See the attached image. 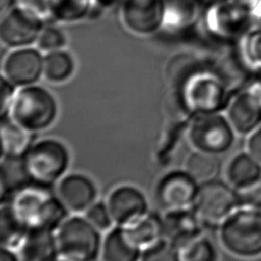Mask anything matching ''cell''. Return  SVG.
Wrapping results in <instances>:
<instances>
[{
	"label": "cell",
	"instance_id": "cell-35",
	"mask_svg": "<svg viewBox=\"0 0 261 261\" xmlns=\"http://www.w3.org/2000/svg\"><path fill=\"white\" fill-rule=\"evenodd\" d=\"M15 4L32 11L45 21L50 20V0H15Z\"/></svg>",
	"mask_w": 261,
	"mask_h": 261
},
{
	"label": "cell",
	"instance_id": "cell-15",
	"mask_svg": "<svg viewBox=\"0 0 261 261\" xmlns=\"http://www.w3.org/2000/svg\"><path fill=\"white\" fill-rule=\"evenodd\" d=\"M56 195L67 212H86L97 198V188L94 181L81 173L63 176L56 188Z\"/></svg>",
	"mask_w": 261,
	"mask_h": 261
},
{
	"label": "cell",
	"instance_id": "cell-19",
	"mask_svg": "<svg viewBox=\"0 0 261 261\" xmlns=\"http://www.w3.org/2000/svg\"><path fill=\"white\" fill-rule=\"evenodd\" d=\"M198 0H164L163 30L178 33L193 27L200 17Z\"/></svg>",
	"mask_w": 261,
	"mask_h": 261
},
{
	"label": "cell",
	"instance_id": "cell-31",
	"mask_svg": "<svg viewBox=\"0 0 261 261\" xmlns=\"http://www.w3.org/2000/svg\"><path fill=\"white\" fill-rule=\"evenodd\" d=\"M139 261H179L178 249L162 239L144 249Z\"/></svg>",
	"mask_w": 261,
	"mask_h": 261
},
{
	"label": "cell",
	"instance_id": "cell-27",
	"mask_svg": "<svg viewBox=\"0 0 261 261\" xmlns=\"http://www.w3.org/2000/svg\"><path fill=\"white\" fill-rule=\"evenodd\" d=\"M179 261H218L219 254L216 246L204 234H201L180 249Z\"/></svg>",
	"mask_w": 261,
	"mask_h": 261
},
{
	"label": "cell",
	"instance_id": "cell-12",
	"mask_svg": "<svg viewBox=\"0 0 261 261\" xmlns=\"http://www.w3.org/2000/svg\"><path fill=\"white\" fill-rule=\"evenodd\" d=\"M44 53L34 46L11 49L2 61V76L16 87L37 84L43 76Z\"/></svg>",
	"mask_w": 261,
	"mask_h": 261
},
{
	"label": "cell",
	"instance_id": "cell-18",
	"mask_svg": "<svg viewBox=\"0 0 261 261\" xmlns=\"http://www.w3.org/2000/svg\"><path fill=\"white\" fill-rule=\"evenodd\" d=\"M17 249L19 261H56L59 256L52 230L29 231Z\"/></svg>",
	"mask_w": 261,
	"mask_h": 261
},
{
	"label": "cell",
	"instance_id": "cell-20",
	"mask_svg": "<svg viewBox=\"0 0 261 261\" xmlns=\"http://www.w3.org/2000/svg\"><path fill=\"white\" fill-rule=\"evenodd\" d=\"M142 249L127 236L125 229L117 226L108 231L102 241V261H139Z\"/></svg>",
	"mask_w": 261,
	"mask_h": 261
},
{
	"label": "cell",
	"instance_id": "cell-25",
	"mask_svg": "<svg viewBox=\"0 0 261 261\" xmlns=\"http://www.w3.org/2000/svg\"><path fill=\"white\" fill-rule=\"evenodd\" d=\"M94 10V0H50V20L56 22H79Z\"/></svg>",
	"mask_w": 261,
	"mask_h": 261
},
{
	"label": "cell",
	"instance_id": "cell-32",
	"mask_svg": "<svg viewBox=\"0 0 261 261\" xmlns=\"http://www.w3.org/2000/svg\"><path fill=\"white\" fill-rule=\"evenodd\" d=\"M85 217L93 226H95L100 231L109 229L113 223L108 207L106 203L103 202H95L85 212Z\"/></svg>",
	"mask_w": 261,
	"mask_h": 261
},
{
	"label": "cell",
	"instance_id": "cell-33",
	"mask_svg": "<svg viewBox=\"0 0 261 261\" xmlns=\"http://www.w3.org/2000/svg\"><path fill=\"white\" fill-rule=\"evenodd\" d=\"M238 192L241 206L261 210V179Z\"/></svg>",
	"mask_w": 261,
	"mask_h": 261
},
{
	"label": "cell",
	"instance_id": "cell-17",
	"mask_svg": "<svg viewBox=\"0 0 261 261\" xmlns=\"http://www.w3.org/2000/svg\"><path fill=\"white\" fill-rule=\"evenodd\" d=\"M163 220V239L177 249L203 234L204 223L193 209L167 212Z\"/></svg>",
	"mask_w": 261,
	"mask_h": 261
},
{
	"label": "cell",
	"instance_id": "cell-39",
	"mask_svg": "<svg viewBox=\"0 0 261 261\" xmlns=\"http://www.w3.org/2000/svg\"><path fill=\"white\" fill-rule=\"evenodd\" d=\"M0 261H19L18 256L11 249L2 247L0 252Z\"/></svg>",
	"mask_w": 261,
	"mask_h": 261
},
{
	"label": "cell",
	"instance_id": "cell-4",
	"mask_svg": "<svg viewBox=\"0 0 261 261\" xmlns=\"http://www.w3.org/2000/svg\"><path fill=\"white\" fill-rule=\"evenodd\" d=\"M219 241L234 257L261 256V210L240 206L219 225Z\"/></svg>",
	"mask_w": 261,
	"mask_h": 261
},
{
	"label": "cell",
	"instance_id": "cell-29",
	"mask_svg": "<svg viewBox=\"0 0 261 261\" xmlns=\"http://www.w3.org/2000/svg\"><path fill=\"white\" fill-rule=\"evenodd\" d=\"M239 50L250 71L261 67V27L259 24L241 41Z\"/></svg>",
	"mask_w": 261,
	"mask_h": 261
},
{
	"label": "cell",
	"instance_id": "cell-3",
	"mask_svg": "<svg viewBox=\"0 0 261 261\" xmlns=\"http://www.w3.org/2000/svg\"><path fill=\"white\" fill-rule=\"evenodd\" d=\"M258 25V18L232 0H222L206 7L203 29L216 45L237 46Z\"/></svg>",
	"mask_w": 261,
	"mask_h": 261
},
{
	"label": "cell",
	"instance_id": "cell-1",
	"mask_svg": "<svg viewBox=\"0 0 261 261\" xmlns=\"http://www.w3.org/2000/svg\"><path fill=\"white\" fill-rule=\"evenodd\" d=\"M1 206H4L28 232L36 229L55 231L67 215L52 187L32 180L2 193Z\"/></svg>",
	"mask_w": 261,
	"mask_h": 261
},
{
	"label": "cell",
	"instance_id": "cell-23",
	"mask_svg": "<svg viewBox=\"0 0 261 261\" xmlns=\"http://www.w3.org/2000/svg\"><path fill=\"white\" fill-rule=\"evenodd\" d=\"M123 228L142 251L163 239V220L155 213L147 212L136 222Z\"/></svg>",
	"mask_w": 261,
	"mask_h": 261
},
{
	"label": "cell",
	"instance_id": "cell-11",
	"mask_svg": "<svg viewBox=\"0 0 261 261\" xmlns=\"http://www.w3.org/2000/svg\"><path fill=\"white\" fill-rule=\"evenodd\" d=\"M119 15L129 33L152 36L163 29L164 0H122Z\"/></svg>",
	"mask_w": 261,
	"mask_h": 261
},
{
	"label": "cell",
	"instance_id": "cell-5",
	"mask_svg": "<svg viewBox=\"0 0 261 261\" xmlns=\"http://www.w3.org/2000/svg\"><path fill=\"white\" fill-rule=\"evenodd\" d=\"M58 105L53 94L37 84L17 89L8 116L23 128L36 133L52 125Z\"/></svg>",
	"mask_w": 261,
	"mask_h": 261
},
{
	"label": "cell",
	"instance_id": "cell-9",
	"mask_svg": "<svg viewBox=\"0 0 261 261\" xmlns=\"http://www.w3.org/2000/svg\"><path fill=\"white\" fill-rule=\"evenodd\" d=\"M240 206L238 190L228 181L214 178L199 185L192 209L205 226H219Z\"/></svg>",
	"mask_w": 261,
	"mask_h": 261
},
{
	"label": "cell",
	"instance_id": "cell-22",
	"mask_svg": "<svg viewBox=\"0 0 261 261\" xmlns=\"http://www.w3.org/2000/svg\"><path fill=\"white\" fill-rule=\"evenodd\" d=\"M227 181L238 191L261 179V163L248 151L234 155L226 167Z\"/></svg>",
	"mask_w": 261,
	"mask_h": 261
},
{
	"label": "cell",
	"instance_id": "cell-36",
	"mask_svg": "<svg viewBox=\"0 0 261 261\" xmlns=\"http://www.w3.org/2000/svg\"><path fill=\"white\" fill-rule=\"evenodd\" d=\"M247 137L246 151L261 163V124Z\"/></svg>",
	"mask_w": 261,
	"mask_h": 261
},
{
	"label": "cell",
	"instance_id": "cell-40",
	"mask_svg": "<svg viewBox=\"0 0 261 261\" xmlns=\"http://www.w3.org/2000/svg\"><path fill=\"white\" fill-rule=\"evenodd\" d=\"M199 3L202 5V6H205V7H208L214 3H217L219 1H222V0H198Z\"/></svg>",
	"mask_w": 261,
	"mask_h": 261
},
{
	"label": "cell",
	"instance_id": "cell-28",
	"mask_svg": "<svg viewBox=\"0 0 261 261\" xmlns=\"http://www.w3.org/2000/svg\"><path fill=\"white\" fill-rule=\"evenodd\" d=\"M28 231L12 216V214L1 206L0 210V240L1 246L8 249H16L20 246Z\"/></svg>",
	"mask_w": 261,
	"mask_h": 261
},
{
	"label": "cell",
	"instance_id": "cell-21",
	"mask_svg": "<svg viewBox=\"0 0 261 261\" xmlns=\"http://www.w3.org/2000/svg\"><path fill=\"white\" fill-rule=\"evenodd\" d=\"M33 134L17 124L9 116L1 117L2 158H22L34 144Z\"/></svg>",
	"mask_w": 261,
	"mask_h": 261
},
{
	"label": "cell",
	"instance_id": "cell-16",
	"mask_svg": "<svg viewBox=\"0 0 261 261\" xmlns=\"http://www.w3.org/2000/svg\"><path fill=\"white\" fill-rule=\"evenodd\" d=\"M237 134L248 136L261 124V102L247 89L233 94L225 109Z\"/></svg>",
	"mask_w": 261,
	"mask_h": 261
},
{
	"label": "cell",
	"instance_id": "cell-38",
	"mask_svg": "<svg viewBox=\"0 0 261 261\" xmlns=\"http://www.w3.org/2000/svg\"><path fill=\"white\" fill-rule=\"evenodd\" d=\"M122 0H94L95 10H107L112 8L118 3H121Z\"/></svg>",
	"mask_w": 261,
	"mask_h": 261
},
{
	"label": "cell",
	"instance_id": "cell-37",
	"mask_svg": "<svg viewBox=\"0 0 261 261\" xmlns=\"http://www.w3.org/2000/svg\"><path fill=\"white\" fill-rule=\"evenodd\" d=\"M249 12L253 13L258 18V14L261 10V0H232Z\"/></svg>",
	"mask_w": 261,
	"mask_h": 261
},
{
	"label": "cell",
	"instance_id": "cell-24",
	"mask_svg": "<svg viewBox=\"0 0 261 261\" xmlns=\"http://www.w3.org/2000/svg\"><path fill=\"white\" fill-rule=\"evenodd\" d=\"M75 71L73 55L65 49L44 54L43 76L52 84L67 82Z\"/></svg>",
	"mask_w": 261,
	"mask_h": 261
},
{
	"label": "cell",
	"instance_id": "cell-13",
	"mask_svg": "<svg viewBox=\"0 0 261 261\" xmlns=\"http://www.w3.org/2000/svg\"><path fill=\"white\" fill-rule=\"evenodd\" d=\"M199 184L185 170L165 174L155 188V199L159 207L167 212L188 209L193 205Z\"/></svg>",
	"mask_w": 261,
	"mask_h": 261
},
{
	"label": "cell",
	"instance_id": "cell-30",
	"mask_svg": "<svg viewBox=\"0 0 261 261\" xmlns=\"http://www.w3.org/2000/svg\"><path fill=\"white\" fill-rule=\"evenodd\" d=\"M67 44V38L64 32L57 25L50 24L43 28L39 38L36 42V47H38L44 54L65 49Z\"/></svg>",
	"mask_w": 261,
	"mask_h": 261
},
{
	"label": "cell",
	"instance_id": "cell-41",
	"mask_svg": "<svg viewBox=\"0 0 261 261\" xmlns=\"http://www.w3.org/2000/svg\"><path fill=\"white\" fill-rule=\"evenodd\" d=\"M258 24L261 27V10H260V12L258 14Z\"/></svg>",
	"mask_w": 261,
	"mask_h": 261
},
{
	"label": "cell",
	"instance_id": "cell-7",
	"mask_svg": "<svg viewBox=\"0 0 261 261\" xmlns=\"http://www.w3.org/2000/svg\"><path fill=\"white\" fill-rule=\"evenodd\" d=\"M21 161L30 180L52 187L63 177L69 164V153L60 141L45 139L34 143Z\"/></svg>",
	"mask_w": 261,
	"mask_h": 261
},
{
	"label": "cell",
	"instance_id": "cell-42",
	"mask_svg": "<svg viewBox=\"0 0 261 261\" xmlns=\"http://www.w3.org/2000/svg\"><path fill=\"white\" fill-rule=\"evenodd\" d=\"M56 261H66V260H64V259H61V260H56Z\"/></svg>",
	"mask_w": 261,
	"mask_h": 261
},
{
	"label": "cell",
	"instance_id": "cell-34",
	"mask_svg": "<svg viewBox=\"0 0 261 261\" xmlns=\"http://www.w3.org/2000/svg\"><path fill=\"white\" fill-rule=\"evenodd\" d=\"M16 86L6 80L4 76L1 75V84H0V112L1 117L8 116L11 105L13 103L15 94H16Z\"/></svg>",
	"mask_w": 261,
	"mask_h": 261
},
{
	"label": "cell",
	"instance_id": "cell-14",
	"mask_svg": "<svg viewBox=\"0 0 261 261\" xmlns=\"http://www.w3.org/2000/svg\"><path fill=\"white\" fill-rule=\"evenodd\" d=\"M113 223L126 227L148 212V204L143 193L132 186L114 189L106 202Z\"/></svg>",
	"mask_w": 261,
	"mask_h": 261
},
{
	"label": "cell",
	"instance_id": "cell-6",
	"mask_svg": "<svg viewBox=\"0 0 261 261\" xmlns=\"http://www.w3.org/2000/svg\"><path fill=\"white\" fill-rule=\"evenodd\" d=\"M59 257L66 261H96L101 254L100 230L86 217H66L54 231Z\"/></svg>",
	"mask_w": 261,
	"mask_h": 261
},
{
	"label": "cell",
	"instance_id": "cell-26",
	"mask_svg": "<svg viewBox=\"0 0 261 261\" xmlns=\"http://www.w3.org/2000/svg\"><path fill=\"white\" fill-rule=\"evenodd\" d=\"M220 167L218 155L197 150L188 157L185 163V171L199 185L217 178Z\"/></svg>",
	"mask_w": 261,
	"mask_h": 261
},
{
	"label": "cell",
	"instance_id": "cell-10",
	"mask_svg": "<svg viewBox=\"0 0 261 261\" xmlns=\"http://www.w3.org/2000/svg\"><path fill=\"white\" fill-rule=\"evenodd\" d=\"M45 24L43 18L14 3L1 15V43L10 49L36 45Z\"/></svg>",
	"mask_w": 261,
	"mask_h": 261
},
{
	"label": "cell",
	"instance_id": "cell-8",
	"mask_svg": "<svg viewBox=\"0 0 261 261\" xmlns=\"http://www.w3.org/2000/svg\"><path fill=\"white\" fill-rule=\"evenodd\" d=\"M236 134L221 112L195 114L188 127V140L195 150L218 156L232 147Z\"/></svg>",
	"mask_w": 261,
	"mask_h": 261
},
{
	"label": "cell",
	"instance_id": "cell-2",
	"mask_svg": "<svg viewBox=\"0 0 261 261\" xmlns=\"http://www.w3.org/2000/svg\"><path fill=\"white\" fill-rule=\"evenodd\" d=\"M174 90L182 108L192 115L225 111L233 95L221 76L208 65L194 69Z\"/></svg>",
	"mask_w": 261,
	"mask_h": 261
}]
</instances>
